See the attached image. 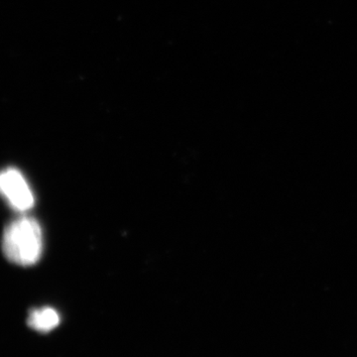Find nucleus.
<instances>
[{"label": "nucleus", "mask_w": 357, "mask_h": 357, "mask_svg": "<svg viewBox=\"0 0 357 357\" xmlns=\"http://www.w3.org/2000/svg\"><path fill=\"white\" fill-rule=\"evenodd\" d=\"M43 248L41 227L34 218L23 217L4 230L2 250L9 261L20 266L38 262Z\"/></svg>", "instance_id": "f257e3e1"}, {"label": "nucleus", "mask_w": 357, "mask_h": 357, "mask_svg": "<svg viewBox=\"0 0 357 357\" xmlns=\"http://www.w3.org/2000/svg\"><path fill=\"white\" fill-rule=\"evenodd\" d=\"M0 196L20 213L29 211L34 206L32 190L22 173L15 168L0 171Z\"/></svg>", "instance_id": "f03ea898"}, {"label": "nucleus", "mask_w": 357, "mask_h": 357, "mask_svg": "<svg viewBox=\"0 0 357 357\" xmlns=\"http://www.w3.org/2000/svg\"><path fill=\"white\" fill-rule=\"evenodd\" d=\"M60 316L55 309L50 307L33 310L28 317V326L40 333H49L57 328Z\"/></svg>", "instance_id": "7ed1b4c3"}]
</instances>
